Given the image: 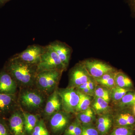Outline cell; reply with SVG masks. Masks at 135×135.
Wrapping results in <instances>:
<instances>
[{
    "label": "cell",
    "instance_id": "ac0fdd59",
    "mask_svg": "<svg viewBox=\"0 0 135 135\" xmlns=\"http://www.w3.org/2000/svg\"><path fill=\"white\" fill-rule=\"evenodd\" d=\"M135 105V90H129L120 101L115 103V110L132 109Z\"/></svg>",
    "mask_w": 135,
    "mask_h": 135
},
{
    "label": "cell",
    "instance_id": "4316f807",
    "mask_svg": "<svg viewBox=\"0 0 135 135\" xmlns=\"http://www.w3.org/2000/svg\"><path fill=\"white\" fill-rule=\"evenodd\" d=\"M82 132L80 135H99L95 123H82Z\"/></svg>",
    "mask_w": 135,
    "mask_h": 135
},
{
    "label": "cell",
    "instance_id": "3957f363",
    "mask_svg": "<svg viewBox=\"0 0 135 135\" xmlns=\"http://www.w3.org/2000/svg\"><path fill=\"white\" fill-rule=\"evenodd\" d=\"M63 72L60 70H51L38 73L35 86L49 96L58 88Z\"/></svg>",
    "mask_w": 135,
    "mask_h": 135
},
{
    "label": "cell",
    "instance_id": "f546056e",
    "mask_svg": "<svg viewBox=\"0 0 135 135\" xmlns=\"http://www.w3.org/2000/svg\"><path fill=\"white\" fill-rule=\"evenodd\" d=\"M82 123L77 119V123L71 135H80L82 132Z\"/></svg>",
    "mask_w": 135,
    "mask_h": 135
},
{
    "label": "cell",
    "instance_id": "4fadbf2b",
    "mask_svg": "<svg viewBox=\"0 0 135 135\" xmlns=\"http://www.w3.org/2000/svg\"><path fill=\"white\" fill-rule=\"evenodd\" d=\"M17 94L9 95L0 93V117L6 119L19 108Z\"/></svg>",
    "mask_w": 135,
    "mask_h": 135
},
{
    "label": "cell",
    "instance_id": "2e32d148",
    "mask_svg": "<svg viewBox=\"0 0 135 135\" xmlns=\"http://www.w3.org/2000/svg\"><path fill=\"white\" fill-rule=\"evenodd\" d=\"M112 113L98 115L95 125L99 135H108L113 128Z\"/></svg>",
    "mask_w": 135,
    "mask_h": 135
},
{
    "label": "cell",
    "instance_id": "277c9868",
    "mask_svg": "<svg viewBox=\"0 0 135 135\" xmlns=\"http://www.w3.org/2000/svg\"><path fill=\"white\" fill-rule=\"evenodd\" d=\"M67 70L58 55L49 45L45 46V50L37 65L38 73L47 70H58L64 71Z\"/></svg>",
    "mask_w": 135,
    "mask_h": 135
},
{
    "label": "cell",
    "instance_id": "30bf717a",
    "mask_svg": "<svg viewBox=\"0 0 135 135\" xmlns=\"http://www.w3.org/2000/svg\"><path fill=\"white\" fill-rule=\"evenodd\" d=\"M61 110H63L62 99L57 89L48 96L40 116L47 121L53 114Z\"/></svg>",
    "mask_w": 135,
    "mask_h": 135
},
{
    "label": "cell",
    "instance_id": "5b68a950",
    "mask_svg": "<svg viewBox=\"0 0 135 135\" xmlns=\"http://www.w3.org/2000/svg\"><path fill=\"white\" fill-rule=\"evenodd\" d=\"M73 114L61 110L53 114L47 120L50 131L53 135L63 134L72 121Z\"/></svg>",
    "mask_w": 135,
    "mask_h": 135
},
{
    "label": "cell",
    "instance_id": "d6a6232c",
    "mask_svg": "<svg viewBox=\"0 0 135 135\" xmlns=\"http://www.w3.org/2000/svg\"><path fill=\"white\" fill-rule=\"evenodd\" d=\"M80 92H83L84 94H87V95H89L93 97H94V94L90 90L89 88L88 87L82 90L81 91H80Z\"/></svg>",
    "mask_w": 135,
    "mask_h": 135
},
{
    "label": "cell",
    "instance_id": "1f68e13d",
    "mask_svg": "<svg viewBox=\"0 0 135 135\" xmlns=\"http://www.w3.org/2000/svg\"><path fill=\"white\" fill-rule=\"evenodd\" d=\"M128 3L132 14L135 16V0H128Z\"/></svg>",
    "mask_w": 135,
    "mask_h": 135
},
{
    "label": "cell",
    "instance_id": "52a82bcc",
    "mask_svg": "<svg viewBox=\"0 0 135 135\" xmlns=\"http://www.w3.org/2000/svg\"><path fill=\"white\" fill-rule=\"evenodd\" d=\"M89 75L95 79L103 75L117 70L105 62L94 59H89L81 61Z\"/></svg>",
    "mask_w": 135,
    "mask_h": 135
},
{
    "label": "cell",
    "instance_id": "cb8c5ba5",
    "mask_svg": "<svg viewBox=\"0 0 135 135\" xmlns=\"http://www.w3.org/2000/svg\"><path fill=\"white\" fill-rule=\"evenodd\" d=\"M31 135H51L45 121L40 117Z\"/></svg>",
    "mask_w": 135,
    "mask_h": 135
},
{
    "label": "cell",
    "instance_id": "4dcf8cb0",
    "mask_svg": "<svg viewBox=\"0 0 135 135\" xmlns=\"http://www.w3.org/2000/svg\"><path fill=\"white\" fill-rule=\"evenodd\" d=\"M97 84L96 81L93 77H91L89 80L88 88L89 89L90 91L94 94V96H95V90Z\"/></svg>",
    "mask_w": 135,
    "mask_h": 135
},
{
    "label": "cell",
    "instance_id": "e0dca14e",
    "mask_svg": "<svg viewBox=\"0 0 135 135\" xmlns=\"http://www.w3.org/2000/svg\"><path fill=\"white\" fill-rule=\"evenodd\" d=\"M90 107L97 116L112 113L113 112L109 103L98 97H94L91 102Z\"/></svg>",
    "mask_w": 135,
    "mask_h": 135
},
{
    "label": "cell",
    "instance_id": "8fae6325",
    "mask_svg": "<svg viewBox=\"0 0 135 135\" xmlns=\"http://www.w3.org/2000/svg\"><path fill=\"white\" fill-rule=\"evenodd\" d=\"M7 120L11 135H26L23 112L20 107L11 114Z\"/></svg>",
    "mask_w": 135,
    "mask_h": 135
},
{
    "label": "cell",
    "instance_id": "7c38bea8",
    "mask_svg": "<svg viewBox=\"0 0 135 135\" xmlns=\"http://www.w3.org/2000/svg\"><path fill=\"white\" fill-rule=\"evenodd\" d=\"M113 127H124L135 128V116L131 109L115 110L113 112Z\"/></svg>",
    "mask_w": 135,
    "mask_h": 135
},
{
    "label": "cell",
    "instance_id": "ffe728a7",
    "mask_svg": "<svg viewBox=\"0 0 135 135\" xmlns=\"http://www.w3.org/2000/svg\"><path fill=\"white\" fill-rule=\"evenodd\" d=\"M74 115L82 124L94 123L96 120L97 115L90 106L86 110L75 114Z\"/></svg>",
    "mask_w": 135,
    "mask_h": 135
},
{
    "label": "cell",
    "instance_id": "603a6c76",
    "mask_svg": "<svg viewBox=\"0 0 135 135\" xmlns=\"http://www.w3.org/2000/svg\"><path fill=\"white\" fill-rule=\"evenodd\" d=\"M132 89L123 88L115 86L110 89V96L111 101L114 103L120 101L128 92Z\"/></svg>",
    "mask_w": 135,
    "mask_h": 135
},
{
    "label": "cell",
    "instance_id": "9a60e30c",
    "mask_svg": "<svg viewBox=\"0 0 135 135\" xmlns=\"http://www.w3.org/2000/svg\"><path fill=\"white\" fill-rule=\"evenodd\" d=\"M49 45L57 54L63 64L67 69L72 53L71 47L66 43L57 40L51 42Z\"/></svg>",
    "mask_w": 135,
    "mask_h": 135
},
{
    "label": "cell",
    "instance_id": "44dd1931",
    "mask_svg": "<svg viewBox=\"0 0 135 135\" xmlns=\"http://www.w3.org/2000/svg\"><path fill=\"white\" fill-rule=\"evenodd\" d=\"M23 112L24 116L26 133V135H31L32 131L40 118V115L33 114L23 111Z\"/></svg>",
    "mask_w": 135,
    "mask_h": 135
},
{
    "label": "cell",
    "instance_id": "e575fe53",
    "mask_svg": "<svg viewBox=\"0 0 135 135\" xmlns=\"http://www.w3.org/2000/svg\"><path fill=\"white\" fill-rule=\"evenodd\" d=\"M132 110L133 112V113L134 114L135 116V105L133 107V108H132Z\"/></svg>",
    "mask_w": 135,
    "mask_h": 135
},
{
    "label": "cell",
    "instance_id": "5bb4252c",
    "mask_svg": "<svg viewBox=\"0 0 135 135\" xmlns=\"http://www.w3.org/2000/svg\"><path fill=\"white\" fill-rule=\"evenodd\" d=\"M17 85L8 73L3 68L0 72V93L14 95L18 94Z\"/></svg>",
    "mask_w": 135,
    "mask_h": 135
},
{
    "label": "cell",
    "instance_id": "8992f818",
    "mask_svg": "<svg viewBox=\"0 0 135 135\" xmlns=\"http://www.w3.org/2000/svg\"><path fill=\"white\" fill-rule=\"evenodd\" d=\"M57 90L62 99L63 110L74 115L80 99L78 90L69 87L58 88Z\"/></svg>",
    "mask_w": 135,
    "mask_h": 135
},
{
    "label": "cell",
    "instance_id": "484cf974",
    "mask_svg": "<svg viewBox=\"0 0 135 135\" xmlns=\"http://www.w3.org/2000/svg\"><path fill=\"white\" fill-rule=\"evenodd\" d=\"M108 135H135V128L113 127Z\"/></svg>",
    "mask_w": 135,
    "mask_h": 135
},
{
    "label": "cell",
    "instance_id": "836d02e7",
    "mask_svg": "<svg viewBox=\"0 0 135 135\" xmlns=\"http://www.w3.org/2000/svg\"><path fill=\"white\" fill-rule=\"evenodd\" d=\"M11 0H0V8L2 7Z\"/></svg>",
    "mask_w": 135,
    "mask_h": 135
},
{
    "label": "cell",
    "instance_id": "d4e9b609",
    "mask_svg": "<svg viewBox=\"0 0 135 135\" xmlns=\"http://www.w3.org/2000/svg\"><path fill=\"white\" fill-rule=\"evenodd\" d=\"M94 97H98L105 100L108 103L111 102L110 89L97 84L95 90Z\"/></svg>",
    "mask_w": 135,
    "mask_h": 135
},
{
    "label": "cell",
    "instance_id": "6da1fadb",
    "mask_svg": "<svg viewBox=\"0 0 135 135\" xmlns=\"http://www.w3.org/2000/svg\"><path fill=\"white\" fill-rule=\"evenodd\" d=\"M3 69L14 79L19 89L35 86L37 65L25 62L14 55L5 63Z\"/></svg>",
    "mask_w": 135,
    "mask_h": 135
},
{
    "label": "cell",
    "instance_id": "ba28073f",
    "mask_svg": "<svg viewBox=\"0 0 135 135\" xmlns=\"http://www.w3.org/2000/svg\"><path fill=\"white\" fill-rule=\"evenodd\" d=\"M91 77L82 62H80L75 64L69 72L67 87L77 88L88 81Z\"/></svg>",
    "mask_w": 135,
    "mask_h": 135
},
{
    "label": "cell",
    "instance_id": "7a4b0ae2",
    "mask_svg": "<svg viewBox=\"0 0 135 135\" xmlns=\"http://www.w3.org/2000/svg\"><path fill=\"white\" fill-rule=\"evenodd\" d=\"M17 96L18 105L23 111L40 115L48 96L33 86L19 89Z\"/></svg>",
    "mask_w": 135,
    "mask_h": 135
},
{
    "label": "cell",
    "instance_id": "7402d4cb",
    "mask_svg": "<svg viewBox=\"0 0 135 135\" xmlns=\"http://www.w3.org/2000/svg\"><path fill=\"white\" fill-rule=\"evenodd\" d=\"M77 90L79 95L80 99L75 114L85 110L89 107L94 97Z\"/></svg>",
    "mask_w": 135,
    "mask_h": 135
},
{
    "label": "cell",
    "instance_id": "83f0119b",
    "mask_svg": "<svg viewBox=\"0 0 135 135\" xmlns=\"http://www.w3.org/2000/svg\"><path fill=\"white\" fill-rule=\"evenodd\" d=\"M115 76L109 79L105 80H99L98 79H95L96 81L97 84L100 86L107 88L108 89H111L115 86V82H114Z\"/></svg>",
    "mask_w": 135,
    "mask_h": 135
},
{
    "label": "cell",
    "instance_id": "d6986e66",
    "mask_svg": "<svg viewBox=\"0 0 135 135\" xmlns=\"http://www.w3.org/2000/svg\"><path fill=\"white\" fill-rule=\"evenodd\" d=\"M115 86L128 89H134L133 83L127 75L121 71H117L114 78Z\"/></svg>",
    "mask_w": 135,
    "mask_h": 135
},
{
    "label": "cell",
    "instance_id": "9c48e42d",
    "mask_svg": "<svg viewBox=\"0 0 135 135\" xmlns=\"http://www.w3.org/2000/svg\"><path fill=\"white\" fill-rule=\"evenodd\" d=\"M45 47L38 44L31 45L23 51L14 56L25 62L37 66L44 52Z\"/></svg>",
    "mask_w": 135,
    "mask_h": 135
},
{
    "label": "cell",
    "instance_id": "f1b7e54d",
    "mask_svg": "<svg viewBox=\"0 0 135 135\" xmlns=\"http://www.w3.org/2000/svg\"><path fill=\"white\" fill-rule=\"evenodd\" d=\"M0 135H11L5 118L0 117Z\"/></svg>",
    "mask_w": 135,
    "mask_h": 135
}]
</instances>
